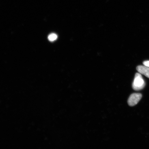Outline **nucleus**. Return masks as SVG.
<instances>
[{
  "label": "nucleus",
  "instance_id": "39448f33",
  "mask_svg": "<svg viewBox=\"0 0 149 149\" xmlns=\"http://www.w3.org/2000/svg\"><path fill=\"white\" fill-rule=\"evenodd\" d=\"M143 64L144 66L148 67L149 68V61H146L143 62Z\"/></svg>",
  "mask_w": 149,
  "mask_h": 149
},
{
  "label": "nucleus",
  "instance_id": "f257e3e1",
  "mask_svg": "<svg viewBox=\"0 0 149 149\" xmlns=\"http://www.w3.org/2000/svg\"><path fill=\"white\" fill-rule=\"evenodd\" d=\"M145 86V81L141 74L139 72L136 73L132 84L133 88L136 91H140L144 88Z\"/></svg>",
  "mask_w": 149,
  "mask_h": 149
},
{
  "label": "nucleus",
  "instance_id": "20e7f679",
  "mask_svg": "<svg viewBox=\"0 0 149 149\" xmlns=\"http://www.w3.org/2000/svg\"><path fill=\"white\" fill-rule=\"evenodd\" d=\"M57 35L54 33H51L48 36V40L51 42L57 40Z\"/></svg>",
  "mask_w": 149,
  "mask_h": 149
},
{
  "label": "nucleus",
  "instance_id": "7ed1b4c3",
  "mask_svg": "<svg viewBox=\"0 0 149 149\" xmlns=\"http://www.w3.org/2000/svg\"><path fill=\"white\" fill-rule=\"evenodd\" d=\"M136 70L139 73L146 76L149 79V68L142 65H139L137 67Z\"/></svg>",
  "mask_w": 149,
  "mask_h": 149
},
{
  "label": "nucleus",
  "instance_id": "f03ea898",
  "mask_svg": "<svg viewBox=\"0 0 149 149\" xmlns=\"http://www.w3.org/2000/svg\"><path fill=\"white\" fill-rule=\"evenodd\" d=\"M142 97V95L140 93H134L130 95L128 100V105L130 107H134L137 105Z\"/></svg>",
  "mask_w": 149,
  "mask_h": 149
}]
</instances>
